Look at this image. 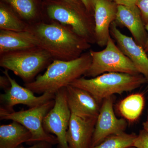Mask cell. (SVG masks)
Returning a JSON list of instances; mask_svg holds the SVG:
<instances>
[{
    "label": "cell",
    "mask_w": 148,
    "mask_h": 148,
    "mask_svg": "<svg viewBox=\"0 0 148 148\" xmlns=\"http://www.w3.org/2000/svg\"><path fill=\"white\" fill-rule=\"evenodd\" d=\"M27 31L32 33L39 47L46 51L53 60L76 59L91 47L71 27L53 20H41L29 24Z\"/></svg>",
    "instance_id": "obj_1"
},
{
    "label": "cell",
    "mask_w": 148,
    "mask_h": 148,
    "mask_svg": "<svg viewBox=\"0 0 148 148\" xmlns=\"http://www.w3.org/2000/svg\"><path fill=\"white\" fill-rule=\"evenodd\" d=\"M91 62L89 51L71 61L53 60L44 73L38 76L32 82L25 83L24 86L34 93L55 94L58 90L84 75Z\"/></svg>",
    "instance_id": "obj_2"
},
{
    "label": "cell",
    "mask_w": 148,
    "mask_h": 148,
    "mask_svg": "<svg viewBox=\"0 0 148 148\" xmlns=\"http://www.w3.org/2000/svg\"><path fill=\"white\" fill-rule=\"evenodd\" d=\"M41 6L49 20L71 27L90 44L95 43L94 17L84 6L63 0H43Z\"/></svg>",
    "instance_id": "obj_3"
},
{
    "label": "cell",
    "mask_w": 148,
    "mask_h": 148,
    "mask_svg": "<svg viewBox=\"0 0 148 148\" xmlns=\"http://www.w3.org/2000/svg\"><path fill=\"white\" fill-rule=\"evenodd\" d=\"M148 83L141 74L108 73L90 79L81 77L70 85L86 90L101 104L114 94L131 91Z\"/></svg>",
    "instance_id": "obj_4"
},
{
    "label": "cell",
    "mask_w": 148,
    "mask_h": 148,
    "mask_svg": "<svg viewBox=\"0 0 148 148\" xmlns=\"http://www.w3.org/2000/svg\"><path fill=\"white\" fill-rule=\"evenodd\" d=\"M52 60L46 51L37 47L1 54L0 66L12 71L25 83H29L34 80L37 75Z\"/></svg>",
    "instance_id": "obj_5"
},
{
    "label": "cell",
    "mask_w": 148,
    "mask_h": 148,
    "mask_svg": "<svg viewBox=\"0 0 148 148\" xmlns=\"http://www.w3.org/2000/svg\"><path fill=\"white\" fill-rule=\"evenodd\" d=\"M54 103L53 99L39 106L17 112H8L0 109V119L16 121L27 128L32 134L29 145L41 142L51 145H56L58 144L57 138L46 132L43 125L45 117L53 108Z\"/></svg>",
    "instance_id": "obj_6"
},
{
    "label": "cell",
    "mask_w": 148,
    "mask_h": 148,
    "mask_svg": "<svg viewBox=\"0 0 148 148\" xmlns=\"http://www.w3.org/2000/svg\"><path fill=\"white\" fill-rule=\"evenodd\" d=\"M91 62L84 76L95 77L108 73L140 74L129 58L121 50L110 37L103 50L90 49Z\"/></svg>",
    "instance_id": "obj_7"
},
{
    "label": "cell",
    "mask_w": 148,
    "mask_h": 148,
    "mask_svg": "<svg viewBox=\"0 0 148 148\" xmlns=\"http://www.w3.org/2000/svg\"><path fill=\"white\" fill-rule=\"evenodd\" d=\"M54 106L44 119L46 132L53 134L58 142V148H69L66 140L71 113L66 98V87L55 93Z\"/></svg>",
    "instance_id": "obj_8"
},
{
    "label": "cell",
    "mask_w": 148,
    "mask_h": 148,
    "mask_svg": "<svg viewBox=\"0 0 148 148\" xmlns=\"http://www.w3.org/2000/svg\"><path fill=\"white\" fill-rule=\"evenodd\" d=\"M3 73L8 78L11 86L8 90L5 91L4 93L0 95V109L12 112L14 111V107L17 105L22 104L30 108L54 99L55 94L49 92H45L40 96H36L32 90L18 84L15 79L10 76L8 70L5 69Z\"/></svg>",
    "instance_id": "obj_9"
},
{
    "label": "cell",
    "mask_w": 148,
    "mask_h": 148,
    "mask_svg": "<svg viewBox=\"0 0 148 148\" xmlns=\"http://www.w3.org/2000/svg\"><path fill=\"white\" fill-rule=\"evenodd\" d=\"M127 123L114 112L112 96L103 100L95 123L90 148L98 145L111 135L125 132Z\"/></svg>",
    "instance_id": "obj_10"
},
{
    "label": "cell",
    "mask_w": 148,
    "mask_h": 148,
    "mask_svg": "<svg viewBox=\"0 0 148 148\" xmlns=\"http://www.w3.org/2000/svg\"><path fill=\"white\" fill-rule=\"evenodd\" d=\"M95 43L106 47L111 36L110 28L115 21L117 5L111 0H92Z\"/></svg>",
    "instance_id": "obj_11"
},
{
    "label": "cell",
    "mask_w": 148,
    "mask_h": 148,
    "mask_svg": "<svg viewBox=\"0 0 148 148\" xmlns=\"http://www.w3.org/2000/svg\"><path fill=\"white\" fill-rule=\"evenodd\" d=\"M110 35L115 40L118 47L134 64L139 73L146 78L148 82V55L144 48L138 45L132 37L124 34L114 21L110 28Z\"/></svg>",
    "instance_id": "obj_12"
},
{
    "label": "cell",
    "mask_w": 148,
    "mask_h": 148,
    "mask_svg": "<svg viewBox=\"0 0 148 148\" xmlns=\"http://www.w3.org/2000/svg\"><path fill=\"white\" fill-rule=\"evenodd\" d=\"M67 103L71 114L83 118H97L101 104L84 90L69 85L66 87Z\"/></svg>",
    "instance_id": "obj_13"
},
{
    "label": "cell",
    "mask_w": 148,
    "mask_h": 148,
    "mask_svg": "<svg viewBox=\"0 0 148 148\" xmlns=\"http://www.w3.org/2000/svg\"><path fill=\"white\" fill-rule=\"evenodd\" d=\"M117 9L116 24L127 28L135 42L145 49L147 33L138 6L118 5Z\"/></svg>",
    "instance_id": "obj_14"
},
{
    "label": "cell",
    "mask_w": 148,
    "mask_h": 148,
    "mask_svg": "<svg viewBox=\"0 0 148 148\" xmlns=\"http://www.w3.org/2000/svg\"><path fill=\"white\" fill-rule=\"evenodd\" d=\"M97 118H83L71 114L66 134L69 148H90Z\"/></svg>",
    "instance_id": "obj_15"
},
{
    "label": "cell",
    "mask_w": 148,
    "mask_h": 148,
    "mask_svg": "<svg viewBox=\"0 0 148 148\" xmlns=\"http://www.w3.org/2000/svg\"><path fill=\"white\" fill-rule=\"evenodd\" d=\"M39 47L32 33L0 29V55L3 53Z\"/></svg>",
    "instance_id": "obj_16"
},
{
    "label": "cell",
    "mask_w": 148,
    "mask_h": 148,
    "mask_svg": "<svg viewBox=\"0 0 148 148\" xmlns=\"http://www.w3.org/2000/svg\"><path fill=\"white\" fill-rule=\"evenodd\" d=\"M12 121L0 126V148H16L31 141L30 131L18 123Z\"/></svg>",
    "instance_id": "obj_17"
},
{
    "label": "cell",
    "mask_w": 148,
    "mask_h": 148,
    "mask_svg": "<svg viewBox=\"0 0 148 148\" xmlns=\"http://www.w3.org/2000/svg\"><path fill=\"white\" fill-rule=\"evenodd\" d=\"M40 0H1L7 5L25 22L34 24L42 20Z\"/></svg>",
    "instance_id": "obj_18"
},
{
    "label": "cell",
    "mask_w": 148,
    "mask_h": 148,
    "mask_svg": "<svg viewBox=\"0 0 148 148\" xmlns=\"http://www.w3.org/2000/svg\"><path fill=\"white\" fill-rule=\"evenodd\" d=\"M145 103V98L143 94L133 93L120 102L118 110L125 119L130 122H134L141 115Z\"/></svg>",
    "instance_id": "obj_19"
},
{
    "label": "cell",
    "mask_w": 148,
    "mask_h": 148,
    "mask_svg": "<svg viewBox=\"0 0 148 148\" xmlns=\"http://www.w3.org/2000/svg\"><path fill=\"white\" fill-rule=\"evenodd\" d=\"M29 24L25 22L9 6L0 2V29L14 31L25 32Z\"/></svg>",
    "instance_id": "obj_20"
},
{
    "label": "cell",
    "mask_w": 148,
    "mask_h": 148,
    "mask_svg": "<svg viewBox=\"0 0 148 148\" xmlns=\"http://www.w3.org/2000/svg\"><path fill=\"white\" fill-rule=\"evenodd\" d=\"M137 135L123 132L109 136L98 145L91 148H132Z\"/></svg>",
    "instance_id": "obj_21"
},
{
    "label": "cell",
    "mask_w": 148,
    "mask_h": 148,
    "mask_svg": "<svg viewBox=\"0 0 148 148\" xmlns=\"http://www.w3.org/2000/svg\"><path fill=\"white\" fill-rule=\"evenodd\" d=\"M133 147L148 148V132L145 130H141L137 135L134 142Z\"/></svg>",
    "instance_id": "obj_22"
},
{
    "label": "cell",
    "mask_w": 148,
    "mask_h": 148,
    "mask_svg": "<svg viewBox=\"0 0 148 148\" xmlns=\"http://www.w3.org/2000/svg\"><path fill=\"white\" fill-rule=\"evenodd\" d=\"M136 5L140 10L144 24L147 25L148 24V0H140Z\"/></svg>",
    "instance_id": "obj_23"
},
{
    "label": "cell",
    "mask_w": 148,
    "mask_h": 148,
    "mask_svg": "<svg viewBox=\"0 0 148 148\" xmlns=\"http://www.w3.org/2000/svg\"><path fill=\"white\" fill-rule=\"evenodd\" d=\"M117 5L126 6H134L136 5L137 3L140 0H111Z\"/></svg>",
    "instance_id": "obj_24"
},
{
    "label": "cell",
    "mask_w": 148,
    "mask_h": 148,
    "mask_svg": "<svg viewBox=\"0 0 148 148\" xmlns=\"http://www.w3.org/2000/svg\"><path fill=\"white\" fill-rule=\"evenodd\" d=\"M0 86L1 88L5 91L8 90L10 87L11 84L7 76L4 75L3 76H0Z\"/></svg>",
    "instance_id": "obj_25"
},
{
    "label": "cell",
    "mask_w": 148,
    "mask_h": 148,
    "mask_svg": "<svg viewBox=\"0 0 148 148\" xmlns=\"http://www.w3.org/2000/svg\"><path fill=\"white\" fill-rule=\"evenodd\" d=\"M81 1L88 12L93 16L92 0H81Z\"/></svg>",
    "instance_id": "obj_26"
},
{
    "label": "cell",
    "mask_w": 148,
    "mask_h": 148,
    "mask_svg": "<svg viewBox=\"0 0 148 148\" xmlns=\"http://www.w3.org/2000/svg\"><path fill=\"white\" fill-rule=\"evenodd\" d=\"M51 145L48 143L41 142L36 143L28 147H25L24 146L20 145L16 148H51Z\"/></svg>",
    "instance_id": "obj_27"
},
{
    "label": "cell",
    "mask_w": 148,
    "mask_h": 148,
    "mask_svg": "<svg viewBox=\"0 0 148 148\" xmlns=\"http://www.w3.org/2000/svg\"><path fill=\"white\" fill-rule=\"evenodd\" d=\"M63 1H66V2L71 3L74 4L84 6L81 0H63Z\"/></svg>",
    "instance_id": "obj_28"
},
{
    "label": "cell",
    "mask_w": 148,
    "mask_h": 148,
    "mask_svg": "<svg viewBox=\"0 0 148 148\" xmlns=\"http://www.w3.org/2000/svg\"><path fill=\"white\" fill-rule=\"evenodd\" d=\"M143 129L148 132V114L147 119L143 123Z\"/></svg>",
    "instance_id": "obj_29"
},
{
    "label": "cell",
    "mask_w": 148,
    "mask_h": 148,
    "mask_svg": "<svg viewBox=\"0 0 148 148\" xmlns=\"http://www.w3.org/2000/svg\"><path fill=\"white\" fill-rule=\"evenodd\" d=\"M145 28L147 30V42H146L145 46V50L147 53H148V24L145 25Z\"/></svg>",
    "instance_id": "obj_30"
},
{
    "label": "cell",
    "mask_w": 148,
    "mask_h": 148,
    "mask_svg": "<svg viewBox=\"0 0 148 148\" xmlns=\"http://www.w3.org/2000/svg\"></svg>",
    "instance_id": "obj_31"
},
{
    "label": "cell",
    "mask_w": 148,
    "mask_h": 148,
    "mask_svg": "<svg viewBox=\"0 0 148 148\" xmlns=\"http://www.w3.org/2000/svg\"></svg>",
    "instance_id": "obj_32"
}]
</instances>
